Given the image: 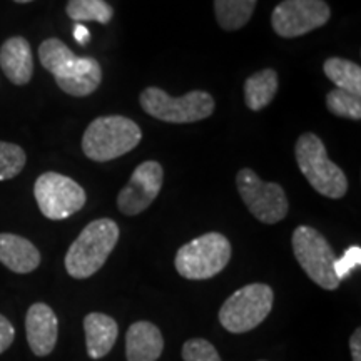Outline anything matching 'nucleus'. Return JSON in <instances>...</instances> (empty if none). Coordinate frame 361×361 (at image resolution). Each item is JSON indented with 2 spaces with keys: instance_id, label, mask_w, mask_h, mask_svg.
<instances>
[{
  "instance_id": "1",
  "label": "nucleus",
  "mask_w": 361,
  "mask_h": 361,
  "mask_svg": "<svg viewBox=\"0 0 361 361\" xmlns=\"http://www.w3.org/2000/svg\"><path fill=\"white\" fill-rule=\"evenodd\" d=\"M39 59L61 90L72 97H87L102 82V69L96 59L75 56L61 39L44 40L39 45Z\"/></svg>"
},
{
  "instance_id": "2",
  "label": "nucleus",
  "mask_w": 361,
  "mask_h": 361,
  "mask_svg": "<svg viewBox=\"0 0 361 361\" xmlns=\"http://www.w3.org/2000/svg\"><path fill=\"white\" fill-rule=\"evenodd\" d=\"M119 241V226L109 218L89 223L72 243L67 251L64 264L69 276L87 279L106 264L107 258Z\"/></svg>"
},
{
  "instance_id": "3",
  "label": "nucleus",
  "mask_w": 361,
  "mask_h": 361,
  "mask_svg": "<svg viewBox=\"0 0 361 361\" xmlns=\"http://www.w3.org/2000/svg\"><path fill=\"white\" fill-rule=\"evenodd\" d=\"M142 130L124 116H104L94 119L82 135V151L90 161L107 162L128 154L139 146Z\"/></svg>"
},
{
  "instance_id": "4",
  "label": "nucleus",
  "mask_w": 361,
  "mask_h": 361,
  "mask_svg": "<svg viewBox=\"0 0 361 361\" xmlns=\"http://www.w3.org/2000/svg\"><path fill=\"white\" fill-rule=\"evenodd\" d=\"M295 157L301 174L316 192L329 200H341L348 191V179L341 168L328 157L324 142L313 133L298 137Z\"/></svg>"
},
{
  "instance_id": "5",
  "label": "nucleus",
  "mask_w": 361,
  "mask_h": 361,
  "mask_svg": "<svg viewBox=\"0 0 361 361\" xmlns=\"http://www.w3.org/2000/svg\"><path fill=\"white\" fill-rule=\"evenodd\" d=\"M231 243L224 234L206 233L179 247L174 266L183 278L202 281L218 276L231 261Z\"/></svg>"
},
{
  "instance_id": "6",
  "label": "nucleus",
  "mask_w": 361,
  "mask_h": 361,
  "mask_svg": "<svg viewBox=\"0 0 361 361\" xmlns=\"http://www.w3.org/2000/svg\"><path fill=\"white\" fill-rule=\"evenodd\" d=\"M139 102L146 114L171 124H191L207 119L216 107L213 96L206 90H191L183 97H173L159 87H147L141 92Z\"/></svg>"
},
{
  "instance_id": "7",
  "label": "nucleus",
  "mask_w": 361,
  "mask_h": 361,
  "mask_svg": "<svg viewBox=\"0 0 361 361\" xmlns=\"http://www.w3.org/2000/svg\"><path fill=\"white\" fill-rule=\"evenodd\" d=\"M274 293L264 283H251L234 291L219 310V322L226 331L241 335L268 318L273 310Z\"/></svg>"
},
{
  "instance_id": "8",
  "label": "nucleus",
  "mask_w": 361,
  "mask_h": 361,
  "mask_svg": "<svg viewBox=\"0 0 361 361\" xmlns=\"http://www.w3.org/2000/svg\"><path fill=\"white\" fill-rule=\"evenodd\" d=\"M293 252L311 281L323 290L333 291L340 286L335 274L336 255L328 245L326 238L311 226H298L293 233Z\"/></svg>"
},
{
  "instance_id": "9",
  "label": "nucleus",
  "mask_w": 361,
  "mask_h": 361,
  "mask_svg": "<svg viewBox=\"0 0 361 361\" xmlns=\"http://www.w3.org/2000/svg\"><path fill=\"white\" fill-rule=\"evenodd\" d=\"M236 186L250 213L261 223L276 224L288 216L290 202L278 183H264L255 171L245 168L236 176Z\"/></svg>"
},
{
  "instance_id": "10",
  "label": "nucleus",
  "mask_w": 361,
  "mask_h": 361,
  "mask_svg": "<svg viewBox=\"0 0 361 361\" xmlns=\"http://www.w3.org/2000/svg\"><path fill=\"white\" fill-rule=\"evenodd\" d=\"M37 206L47 219L62 221L82 209L87 194L74 179L59 173L40 174L34 184Z\"/></svg>"
},
{
  "instance_id": "11",
  "label": "nucleus",
  "mask_w": 361,
  "mask_h": 361,
  "mask_svg": "<svg viewBox=\"0 0 361 361\" xmlns=\"http://www.w3.org/2000/svg\"><path fill=\"white\" fill-rule=\"evenodd\" d=\"M329 17L324 0H283L271 13V27L279 37L295 39L328 24Z\"/></svg>"
},
{
  "instance_id": "12",
  "label": "nucleus",
  "mask_w": 361,
  "mask_h": 361,
  "mask_svg": "<svg viewBox=\"0 0 361 361\" xmlns=\"http://www.w3.org/2000/svg\"><path fill=\"white\" fill-rule=\"evenodd\" d=\"M164 183V169L157 161H144L134 169L129 183L117 196V207L126 216L144 213L159 196Z\"/></svg>"
},
{
  "instance_id": "13",
  "label": "nucleus",
  "mask_w": 361,
  "mask_h": 361,
  "mask_svg": "<svg viewBox=\"0 0 361 361\" xmlns=\"http://www.w3.org/2000/svg\"><path fill=\"white\" fill-rule=\"evenodd\" d=\"M27 343L35 356L51 355L57 345L59 319L51 306L34 303L25 316Z\"/></svg>"
},
{
  "instance_id": "14",
  "label": "nucleus",
  "mask_w": 361,
  "mask_h": 361,
  "mask_svg": "<svg viewBox=\"0 0 361 361\" xmlns=\"http://www.w3.org/2000/svg\"><path fill=\"white\" fill-rule=\"evenodd\" d=\"M0 67L12 84H29L34 74L32 49L29 40L19 35L7 39L0 47Z\"/></svg>"
},
{
  "instance_id": "15",
  "label": "nucleus",
  "mask_w": 361,
  "mask_h": 361,
  "mask_svg": "<svg viewBox=\"0 0 361 361\" xmlns=\"http://www.w3.org/2000/svg\"><path fill=\"white\" fill-rule=\"evenodd\" d=\"M164 351L161 329L151 322H135L126 333L128 361H157Z\"/></svg>"
},
{
  "instance_id": "16",
  "label": "nucleus",
  "mask_w": 361,
  "mask_h": 361,
  "mask_svg": "<svg viewBox=\"0 0 361 361\" xmlns=\"http://www.w3.org/2000/svg\"><path fill=\"white\" fill-rule=\"evenodd\" d=\"M0 263L17 274L32 273L40 264V252L29 239L0 233Z\"/></svg>"
},
{
  "instance_id": "17",
  "label": "nucleus",
  "mask_w": 361,
  "mask_h": 361,
  "mask_svg": "<svg viewBox=\"0 0 361 361\" xmlns=\"http://www.w3.org/2000/svg\"><path fill=\"white\" fill-rule=\"evenodd\" d=\"M85 348L92 360H101L116 345L119 326L116 319L104 313H89L84 318Z\"/></svg>"
},
{
  "instance_id": "18",
  "label": "nucleus",
  "mask_w": 361,
  "mask_h": 361,
  "mask_svg": "<svg viewBox=\"0 0 361 361\" xmlns=\"http://www.w3.org/2000/svg\"><path fill=\"white\" fill-rule=\"evenodd\" d=\"M278 92V74L274 69H263L245 82V101L251 111H261L273 102Z\"/></svg>"
},
{
  "instance_id": "19",
  "label": "nucleus",
  "mask_w": 361,
  "mask_h": 361,
  "mask_svg": "<svg viewBox=\"0 0 361 361\" xmlns=\"http://www.w3.org/2000/svg\"><path fill=\"white\" fill-rule=\"evenodd\" d=\"M258 0H214L216 20L221 29L239 30L251 20Z\"/></svg>"
},
{
  "instance_id": "20",
  "label": "nucleus",
  "mask_w": 361,
  "mask_h": 361,
  "mask_svg": "<svg viewBox=\"0 0 361 361\" xmlns=\"http://www.w3.org/2000/svg\"><path fill=\"white\" fill-rule=\"evenodd\" d=\"M323 71L326 78L336 85V89L361 96V67L358 64L348 59L329 57L324 61Z\"/></svg>"
},
{
  "instance_id": "21",
  "label": "nucleus",
  "mask_w": 361,
  "mask_h": 361,
  "mask_svg": "<svg viewBox=\"0 0 361 361\" xmlns=\"http://www.w3.org/2000/svg\"><path fill=\"white\" fill-rule=\"evenodd\" d=\"M66 12L72 20L79 24L80 22L109 24L114 17V8L106 0H69Z\"/></svg>"
},
{
  "instance_id": "22",
  "label": "nucleus",
  "mask_w": 361,
  "mask_h": 361,
  "mask_svg": "<svg viewBox=\"0 0 361 361\" xmlns=\"http://www.w3.org/2000/svg\"><path fill=\"white\" fill-rule=\"evenodd\" d=\"M326 107L331 114L346 117L351 121L361 119V99L343 89L329 90L326 96Z\"/></svg>"
},
{
  "instance_id": "23",
  "label": "nucleus",
  "mask_w": 361,
  "mask_h": 361,
  "mask_svg": "<svg viewBox=\"0 0 361 361\" xmlns=\"http://www.w3.org/2000/svg\"><path fill=\"white\" fill-rule=\"evenodd\" d=\"M27 156L20 146L0 141V180L13 179L25 168Z\"/></svg>"
},
{
  "instance_id": "24",
  "label": "nucleus",
  "mask_w": 361,
  "mask_h": 361,
  "mask_svg": "<svg viewBox=\"0 0 361 361\" xmlns=\"http://www.w3.org/2000/svg\"><path fill=\"white\" fill-rule=\"evenodd\" d=\"M184 361H221V356L213 343L204 338H192L184 343L180 351Z\"/></svg>"
},
{
  "instance_id": "25",
  "label": "nucleus",
  "mask_w": 361,
  "mask_h": 361,
  "mask_svg": "<svg viewBox=\"0 0 361 361\" xmlns=\"http://www.w3.org/2000/svg\"><path fill=\"white\" fill-rule=\"evenodd\" d=\"M361 264V247L360 246H351L340 259H336L335 263V274L340 279V283L345 278H348L356 268H360Z\"/></svg>"
},
{
  "instance_id": "26",
  "label": "nucleus",
  "mask_w": 361,
  "mask_h": 361,
  "mask_svg": "<svg viewBox=\"0 0 361 361\" xmlns=\"http://www.w3.org/2000/svg\"><path fill=\"white\" fill-rule=\"evenodd\" d=\"M13 338H16V328L12 326V323L6 316L0 314V355L11 348Z\"/></svg>"
},
{
  "instance_id": "27",
  "label": "nucleus",
  "mask_w": 361,
  "mask_h": 361,
  "mask_svg": "<svg viewBox=\"0 0 361 361\" xmlns=\"http://www.w3.org/2000/svg\"><path fill=\"white\" fill-rule=\"evenodd\" d=\"M350 350L353 361H361V329L356 328L350 338Z\"/></svg>"
},
{
  "instance_id": "28",
  "label": "nucleus",
  "mask_w": 361,
  "mask_h": 361,
  "mask_svg": "<svg viewBox=\"0 0 361 361\" xmlns=\"http://www.w3.org/2000/svg\"><path fill=\"white\" fill-rule=\"evenodd\" d=\"M74 39L78 40V42H79L80 45L87 44L89 39H90V34H89L87 27H84L82 24L75 25V27H74Z\"/></svg>"
},
{
  "instance_id": "29",
  "label": "nucleus",
  "mask_w": 361,
  "mask_h": 361,
  "mask_svg": "<svg viewBox=\"0 0 361 361\" xmlns=\"http://www.w3.org/2000/svg\"><path fill=\"white\" fill-rule=\"evenodd\" d=\"M13 2H17V4H29V2H32V0H13Z\"/></svg>"
},
{
  "instance_id": "30",
  "label": "nucleus",
  "mask_w": 361,
  "mask_h": 361,
  "mask_svg": "<svg viewBox=\"0 0 361 361\" xmlns=\"http://www.w3.org/2000/svg\"><path fill=\"white\" fill-rule=\"evenodd\" d=\"M259 361H264V360H259Z\"/></svg>"
}]
</instances>
